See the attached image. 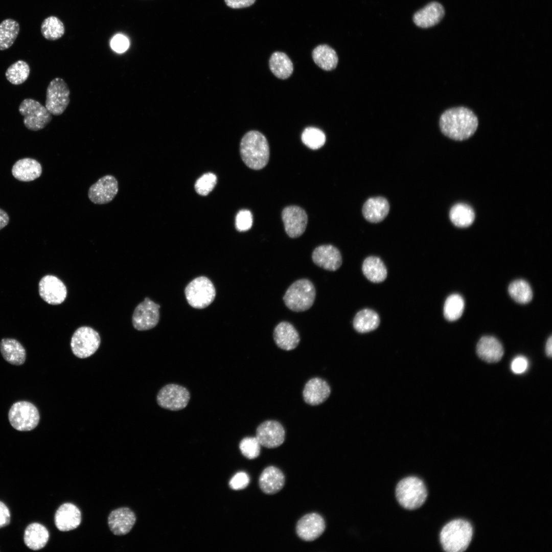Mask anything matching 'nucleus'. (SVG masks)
<instances>
[{"label":"nucleus","instance_id":"obj_1","mask_svg":"<svg viewBox=\"0 0 552 552\" xmlns=\"http://www.w3.org/2000/svg\"><path fill=\"white\" fill-rule=\"evenodd\" d=\"M478 124L476 116L465 107L446 110L441 116L439 121L442 132L456 141H463L471 137L476 131Z\"/></svg>","mask_w":552,"mask_h":552},{"label":"nucleus","instance_id":"obj_2","mask_svg":"<svg viewBox=\"0 0 552 552\" xmlns=\"http://www.w3.org/2000/svg\"><path fill=\"white\" fill-rule=\"evenodd\" d=\"M240 152L243 162L252 169L263 168L269 160L268 141L258 131L251 130L244 134L240 142Z\"/></svg>","mask_w":552,"mask_h":552},{"label":"nucleus","instance_id":"obj_3","mask_svg":"<svg viewBox=\"0 0 552 552\" xmlns=\"http://www.w3.org/2000/svg\"><path fill=\"white\" fill-rule=\"evenodd\" d=\"M471 524L463 519L452 520L442 528L440 539L443 548L447 552H462L468 547L472 539Z\"/></svg>","mask_w":552,"mask_h":552},{"label":"nucleus","instance_id":"obj_4","mask_svg":"<svg viewBox=\"0 0 552 552\" xmlns=\"http://www.w3.org/2000/svg\"><path fill=\"white\" fill-rule=\"evenodd\" d=\"M315 295L313 284L308 279H301L289 287L283 299L288 308L299 312L306 311L312 307Z\"/></svg>","mask_w":552,"mask_h":552},{"label":"nucleus","instance_id":"obj_5","mask_svg":"<svg viewBox=\"0 0 552 552\" xmlns=\"http://www.w3.org/2000/svg\"><path fill=\"white\" fill-rule=\"evenodd\" d=\"M396 496L400 504L408 510L420 507L425 501L427 492L423 481L420 478L409 476L398 484Z\"/></svg>","mask_w":552,"mask_h":552},{"label":"nucleus","instance_id":"obj_6","mask_svg":"<svg viewBox=\"0 0 552 552\" xmlns=\"http://www.w3.org/2000/svg\"><path fill=\"white\" fill-rule=\"evenodd\" d=\"M11 425L21 431L34 429L38 424L40 416L38 409L32 403L22 401L14 403L8 412Z\"/></svg>","mask_w":552,"mask_h":552},{"label":"nucleus","instance_id":"obj_7","mask_svg":"<svg viewBox=\"0 0 552 552\" xmlns=\"http://www.w3.org/2000/svg\"><path fill=\"white\" fill-rule=\"evenodd\" d=\"M185 293L186 299L191 307L196 309H203L214 301L216 290L211 280L202 276L190 282L185 288Z\"/></svg>","mask_w":552,"mask_h":552},{"label":"nucleus","instance_id":"obj_8","mask_svg":"<svg viewBox=\"0 0 552 552\" xmlns=\"http://www.w3.org/2000/svg\"><path fill=\"white\" fill-rule=\"evenodd\" d=\"M18 110L24 117V125L32 131L43 129L52 119L51 113L45 106L32 99H24L20 103Z\"/></svg>","mask_w":552,"mask_h":552},{"label":"nucleus","instance_id":"obj_9","mask_svg":"<svg viewBox=\"0 0 552 552\" xmlns=\"http://www.w3.org/2000/svg\"><path fill=\"white\" fill-rule=\"evenodd\" d=\"M101 343L99 333L93 328L83 326L74 333L71 341L73 354L78 358H85L94 354Z\"/></svg>","mask_w":552,"mask_h":552},{"label":"nucleus","instance_id":"obj_10","mask_svg":"<svg viewBox=\"0 0 552 552\" xmlns=\"http://www.w3.org/2000/svg\"><path fill=\"white\" fill-rule=\"evenodd\" d=\"M70 90L62 78L56 77L51 81L46 92L45 106L54 116H60L66 110L70 102Z\"/></svg>","mask_w":552,"mask_h":552},{"label":"nucleus","instance_id":"obj_11","mask_svg":"<svg viewBox=\"0 0 552 552\" xmlns=\"http://www.w3.org/2000/svg\"><path fill=\"white\" fill-rule=\"evenodd\" d=\"M159 308L158 304L149 297H146L136 306L133 311L132 323L134 329L146 331L155 327L159 319Z\"/></svg>","mask_w":552,"mask_h":552},{"label":"nucleus","instance_id":"obj_12","mask_svg":"<svg viewBox=\"0 0 552 552\" xmlns=\"http://www.w3.org/2000/svg\"><path fill=\"white\" fill-rule=\"evenodd\" d=\"M190 398L185 387L175 384H169L161 388L157 395V402L162 408L176 411L186 407Z\"/></svg>","mask_w":552,"mask_h":552},{"label":"nucleus","instance_id":"obj_13","mask_svg":"<svg viewBox=\"0 0 552 552\" xmlns=\"http://www.w3.org/2000/svg\"><path fill=\"white\" fill-rule=\"evenodd\" d=\"M119 185L117 178L111 175H106L93 184L88 191V197L93 203L104 204L111 202L118 193Z\"/></svg>","mask_w":552,"mask_h":552},{"label":"nucleus","instance_id":"obj_14","mask_svg":"<svg viewBox=\"0 0 552 552\" xmlns=\"http://www.w3.org/2000/svg\"><path fill=\"white\" fill-rule=\"evenodd\" d=\"M38 290L42 300L53 305L63 303L67 295V289L64 284L59 278L52 275H47L41 279Z\"/></svg>","mask_w":552,"mask_h":552},{"label":"nucleus","instance_id":"obj_15","mask_svg":"<svg viewBox=\"0 0 552 552\" xmlns=\"http://www.w3.org/2000/svg\"><path fill=\"white\" fill-rule=\"evenodd\" d=\"M282 217L285 231L290 237L297 238L304 233L308 222L304 210L298 206H289L284 209Z\"/></svg>","mask_w":552,"mask_h":552},{"label":"nucleus","instance_id":"obj_16","mask_svg":"<svg viewBox=\"0 0 552 552\" xmlns=\"http://www.w3.org/2000/svg\"><path fill=\"white\" fill-rule=\"evenodd\" d=\"M256 437L261 446L267 448H274L283 443L285 431L279 422L268 420L263 422L258 427Z\"/></svg>","mask_w":552,"mask_h":552},{"label":"nucleus","instance_id":"obj_17","mask_svg":"<svg viewBox=\"0 0 552 552\" xmlns=\"http://www.w3.org/2000/svg\"><path fill=\"white\" fill-rule=\"evenodd\" d=\"M326 528L323 518L315 513L302 517L296 525L297 536L305 541H312L319 538Z\"/></svg>","mask_w":552,"mask_h":552},{"label":"nucleus","instance_id":"obj_18","mask_svg":"<svg viewBox=\"0 0 552 552\" xmlns=\"http://www.w3.org/2000/svg\"><path fill=\"white\" fill-rule=\"evenodd\" d=\"M315 264L329 271H336L342 264V257L339 250L332 245H322L316 247L312 254Z\"/></svg>","mask_w":552,"mask_h":552},{"label":"nucleus","instance_id":"obj_19","mask_svg":"<svg viewBox=\"0 0 552 552\" xmlns=\"http://www.w3.org/2000/svg\"><path fill=\"white\" fill-rule=\"evenodd\" d=\"M136 521L132 511L128 508H120L112 511L108 517V524L111 532L116 535L128 534Z\"/></svg>","mask_w":552,"mask_h":552},{"label":"nucleus","instance_id":"obj_20","mask_svg":"<svg viewBox=\"0 0 552 552\" xmlns=\"http://www.w3.org/2000/svg\"><path fill=\"white\" fill-rule=\"evenodd\" d=\"M81 521V514L79 509L74 504L65 503L56 511L54 522L60 531L66 532L78 527Z\"/></svg>","mask_w":552,"mask_h":552},{"label":"nucleus","instance_id":"obj_21","mask_svg":"<svg viewBox=\"0 0 552 552\" xmlns=\"http://www.w3.org/2000/svg\"><path fill=\"white\" fill-rule=\"evenodd\" d=\"M273 339L279 348L286 351L294 349L300 341L299 334L294 327L285 321L280 322L275 327Z\"/></svg>","mask_w":552,"mask_h":552},{"label":"nucleus","instance_id":"obj_22","mask_svg":"<svg viewBox=\"0 0 552 552\" xmlns=\"http://www.w3.org/2000/svg\"><path fill=\"white\" fill-rule=\"evenodd\" d=\"M330 393V387L325 380L319 378H313L305 384L303 395L307 403L317 405L325 402Z\"/></svg>","mask_w":552,"mask_h":552},{"label":"nucleus","instance_id":"obj_23","mask_svg":"<svg viewBox=\"0 0 552 552\" xmlns=\"http://www.w3.org/2000/svg\"><path fill=\"white\" fill-rule=\"evenodd\" d=\"M476 353L482 360L488 363L498 362L502 357L504 350L500 341L491 336H484L476 345Z\"/></svg>","mask_w":552,"mask_h":552},{"label":"nucleus","instance_id":"obj_24","mask_svg":"<svg viewBox=\"0 0 552 552\" xmlns=\"http://www.w3.org/2000/svg\"><path fill=\"white\" fill-rule=\"evenodd\" d=\"M285 481V476L280 469L274 466H269L261 474L259 485L264 493L272 495L278 493L283 488Z\"/></svg>","mask_w":552,"mask_h":552},{"label":"nucleus","instance_id":"obj_25","mask_svg":"<svg viewBox=\"0 0 552 552\" xmlns=\"http://www.w3.org/2000/svg\"><path fill=\"white\" fill-rule=\"evenodd\" d=\"M445 14L443 7L439 3L431 2L417 12L413 20L418 27L427 28L439 23Z\"/></svg>","mask_w":552,"mask_h":552},{"label":"nucleus","instance_id":"obj_26","mask_svg":"<svg viewBox=\"0 0 552 552\" xmlns=\"http://www.w3.org/2000/svg\"><path fill=\"white\" fill-rule=\"evenodd\" d=\"M12 173L19 181H30L39 177L42 167L36 160L31 158L19 159L13 166Z\"/></svg>","mask_w":552,"mask_h":552},{"label":"nucleus","instance_id":"obj_27","mask_svg":"<svg viewBox=\"0 0 552 552\" xmlns=\"http://www.w3.org/2000/svg\"><path fill=\"white\" fill-rule=\"evenodd\" d=\"M389 211V203L386 199L382 197L370 198L362 207L364 218L372 223L382 221L386 217Z\"/></svg>","mask_w":552,"mask_h":552},{"label":"nucleus","instance_id":"obj_28","mask_svg":"<svg viewBox=\"0 0 552 552\" xmlns=\"http://www.w3.org/2000/svg\"><path fill=\"white\" fill-rule=\"evenodd\" d=\"M0 351L4 359L11 364L20 365L26 361V350L15 339H2L0 342Z\"/></svg>","mask_w":552,"mask_h":552},{"label":"nucleus","instance_id":"obj_29","mask_svg":"<svg viewBox=\"0 0 552 552\" xmlns=\"http://www.w3.org/2000/svg\"><path fill=\"white\" fill-rule=\"evenodd\" d=\"M49 539L47 528L39 523H32L26 527L24 536V542L31 549L37 550L45 546Z\"/></svg>","mask_w":552,"mask_h":552},{"label":"nucleus","instance_id":"obj_30","mask_svg":"<svg viewBox=\"0 0 552 552\" xmlns=\"http://www.w3.org/2000/svg\"><path fill=\"white\" fill-rule=\"evenodd\" d=\"M315 63L321 69L331 71L338 63V56L335 51L327 44H320L315 47L312 52Z\"/></svg>","mask_w":552,"mask_h":552},{"label":"nucleus","instance_id":"obj_31","mask_svg":"<svg viewBox=\"0 0 552 552\" xmlns=\"http://www.w3.org/2000/svg\"><path fill=\"white\" fill-rule=\"evenodd\" d=\"M269 68L277 78L286 79L289 77L293 71V65L289 57L284 53L277 51L270 57Z\"/></svg>","mask_w":552,"mask_h":552},{"label":"nucleus","instance_id":"obj_32","mask_svg":"<svg viewBox=\"0 0 552 552\" xmlns=\"http://www.w3.org/2000/svg\"><path fill=\"white\" fill-rule=\"evenodd\" d=\"M362 269L365 277L374 283L383 282L387 277V269L384 264L377 257L366 258L363 262Z\"/></svg>","mask_w":552,"mask_h":552},{"label":"nucleus","instance_id":"obj_33","mask_svg":"<svg viewBox=\"0 0 552 552\" xmlns=\"http://www.w3.org/2000/svg\"><path fill=\"white\" fill-rule=\"evenodd\" d=\"M380 318L374 310L364 309L355 316L353 327L359 333H366L375 330L379 325Z\"/></svg>","mask_w":552,"mask_h":552},{"label":"nucleus","instance_id":"obj_34","mask_svg":"<svg viewBox=\"0 0 552 552\" xmlns=\"http://www.w3.org/2000/svg\"><path fill=\"white\" fill-rule=\"evenodd\" d=\"M19 25L16 20L7 18L0 24V50L8 49L14 42L19 32Z\"/></svg>","mask_w":552,"mask_h":552},{"label":"nucleus","instance_id":"obj_35","mask_svg":"<svg viewBox=\"0 0 552 552\" xmlns=\"http://www.w3.org/2000/svg\"><path fill=\"white\" fill-rule=\"evenodd\" d=\"M449 217L455 226L466 227L473 223L475 215L473 210L470 206L464 203H458L451 208Z\"/></svg>","mask_w":552,"mask_h":552},{"label":"nucleus","instance_id":"obj_36","mask_svg":"<svg viewBox=\"0 0 552 552\" xmlns=\"http://www.w3.org/2000/svg\"><path fill=\"white\" fill-rule=\"evenodd\" d=\"M64 32L65 28L63 22L56 16H49L41 24V33L48 40H57L62 37Z\"/></svg>","mask_w":552,"mask_h":552},{"label":"nucleus","instance_id":"obj_37","mask_svg":"<svg viewBox=\"0 0 552 552\" xmlns=\"http://www.w3.org/2000/svg\"><path fill=\"white\" fill-rule=\"evenodd\" d=\"M508 291L511 297L520 304L529 303L533 297V292L529 284L523 280H517L509 286Z\"/></svg>","mask_w":552,"mask_h":552},{"label":"nucleus","instance_id":"obj_38","mask_svg":"<svg viewBox=\"0 0 552 552\" xmlns=\"http://www.w3.org/2000/svg\"><path fill=\"white\" fill-rule=\"evenodd\" d=\"M465 307L463 298L458 294L449 295L445 301L444 305V315L449 321H454L458 319L462 315Z\"/></svg>","mask_w":552,"mask_h":552},{"label":"nucleus","instance_id":"obj_39","mask_svg":"<svg viewBox=\"0 0 552 552\" xmlns=\"http://www.w3.org/2000/svg\"><path fill=\"white\" fill-rule=\"evenodd\" d=\"M29 64L23 60H18L12 64L7 70L5 76L12 84L19 85L28 79L30 74Z\"/></svg>","mask_w":552,"mask_h":552},{"label":"nucleus","instance_id":"obj_40","mask_svg":"<svg viewBox=\"0 0 552 552\" xmlns=\"http://www.w3.org/2000/svg\"><path fill=\"white\" fill-rule=\"evenodd\" d=\"M302 141L308 148L316 150L325 144L326 135L320 129L316 127H309L303 131L302 134Z\"/></svg>","mask_w":552,"mask_h":552},{"label":"nucleus","instance_id":"obj_41","mask_svg":"<svg viewBox=\"0 0 552 552\" xmlns=\"http://www.w3.org/2000/svg\"><path fill=\"white\" fill-rule=\"evenodd\" d=\"M261 446L256 436L246 437L240 442L239 448L245 457L254 459L260 455Z\"/></svg>","mask_w":552,"mask_h":552},{"label":"nucleus","instance_id":"obj_42","mask_svg":"<svg viewBox=\"0 0 552 552\" xmlns=\"http://www.w3.org/2000/svg\"><path fill=\"white\" fill-rule=\"evenodd\" d=\"M216 182V176L212 173H207L197 180L195 189L198 194L205 196L213 189Z\"/></svg>","mask_w":552,"mask_h":552},{"label":"nucleus","instance_id":"obj_43","mask_svg":"<svg viewBox=\"0 0 552 552\" xmlns=\"http://www.w3.org/2000/svg\"><path fill=\"white\" fill-rule=\"evenodd\" d=\"M252 215L247 210L240 211L236 217L235 226L239 232H245L250 228L252 224Z\"/></svg>","mask_w":552,"mask_h":552},{"label":"nucleus","instance_id":"obj_44","mask_svg":"<svg viewBox=\"0 0 552 552\" xmlns=\"http://www.w3.org/2000/svg\"><path fill=\"white\" fill-rule=\"evenodd\" d=\"M249 483V477L247 473L240 472L236 473L230 480L229 486L235 490H240L245 488Z\"/></svg>","mask_w":552,"mask_h":552},{"label":"nucleus","instance_id":"obj_45","mask_svg":"<svg viewBox=\"0 0 552 552\" xmlns=\"http://www.w3.org/2000/svg\"><path fill=\"white\" fill-rule=\"evenodd\" d=\"M129 44L127 38L122 34L115 35L110 42L111 48L117 53L124 52L127 50Z\"/></svg>","mask_w":552,"mask_h":552},{"label":"nucleus","instance_id":"obj_46","mask_svg":"<svg viewBox=\"0 0 552 552\" xmlns=\"http://www.w3.org/2000/svg\"><path fill=\"white\" fill-rule=\"evenodd\" d=\"M527 359L523 356H519L512 361L511 367L513 373L519 374L524 372L527 369Z\"/></svg>","mask_w":552,"mask_h":552},{"label":"nucleus","instance_id":"obj_47","mask_svg":"<svg viewBox=\"0 0 552 552\" xmlns=\"http://www.w3.org/2000/svg\"><path fill=\"white\" fill-rule=\"evenodd\" d=\"M10 522V513L8 508L0 501V528L8 525Z\"/></svg>","mask_w":552,"mask_h":552},{"label":"nucleus","instance_id":"obj_48","mask_svg":"<svg viewBox=\"0 0 552 552\" xmlns=\"http://www.w3.org/2000/svg\"><path fill=\"white\" fill-rule=\"evenodd\" d=\"M256 0H224L226 5L233 9L248 7L254 4Z\"/></svg>","mask_w":552,"mask_h":552},{"label":"nucleus","instance_id":"obj_49","mask_svg":"<svg viewBox=\"0 0 552 552\" xmlns=\"http://www.w3.org/2000/svg\"><path fill=\"white\" fill-rule=\"evenodd\" d=\"M9 221V217L7 213L0 209V230L8 224Z\"/></svg>","mask_w":552,"mask_h":552},{"label":"nucleus","instance_id":"obj_50","mask_svg":"<svg viewBox=\"0 0 552 552\" xmlns=\"http://www.w3.org/2000/svg\"><path fill=\"white\" fill-rule=\"evenodd\" d=\"M545 352L547 356L551 357L552 355V338L550 336L548 338L545 346Z\"/></svg>","mask_w":552,"mask_h":552}]
</instances>
